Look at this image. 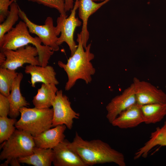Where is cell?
<instances>
[{
  "instance_id": "1",
  "label": "cell",
  "mask_w": 166,
  "mask_h": 166,
  "mask_svg": "<svg viewBox=\"0 0 166 166\" xmlns=\"http://www.w3.org/2000/svg\"><path fill=\"white\" fill-rule=\"evenodd\" d=\"M69 147L80 156L87 166L113 163L119 166L126 165L124 155L99 139L88 141L83 139L76 132Z\"/></svg>"
},
{
  "instance_id": "2",
  "label": "cell",
  "mask_w": 166,
  "mask_h": 166,
  "mask_svg": "<svg viewBox=\"0 0 166 166\" xmlns=\"http://www.w3.org/2000/svg\"><path fill=\"white\" fill-rule=\"evenodd\" d=\"M77 41L78 43L77 49L68 59L67 62L65 64L59 61L57 63L58 66L64 69L68 76V81L65 87L66 91L71 89L79 79L84 80L86 84L91 83V76L96 71L91 62L94 57V54L90 52L91 43L87 45L85 50L80 33L77 34Z\"/></svg>"
},
{
  "instance_id": "3",
  "label": "cell",
  "mask_w": 166,
  "mask_h": 166,
  "mask_svg": "<svg viewBox=\"0 0 166 166\" xmlns=\"http://www.w3.org/2000/svg\"><path fill=\"white\" fill-rule=\"evenodd\" d=\"M30 33L26 23L23 21H19L0 40L1 50H14L29 44H32L38 50L40 65L46 66L54 51L50 47L42 45L41 41L38 37H34Z\"/></svg>"
},
{
  "instance_id": "4",
  "label": "cell",
  "mask_w": 166,
  "mask_h": 166,
  "mask_svg": "<svg viewBox=\"0 0 166 166\" xmlns=\"http://www.w3.org/2000/svg\"><path fill=\"white\" fill-rule=\"evenodd\" d=\"M21 117L15 124L16 128L35 136L53 127V110L23 107L19 110Z\"/></svg>"
},
{
  "instance_id": "5",
  "label": "cell",
  "mask_w": 166,
  "mask_h": 166,
  "mask_svg": "<svg viewBox=\"0 0 166 166\" xmlns=\"http://www.w3.org/2000/svg\"><path fill=\"white\" fill-rule=\"evenodd\" d=\"M36 146L34 136L25 131L16 129L11 136L2 143L0 154L1 160L17 158L32 154Z\"/></svg>"
},
{
  "instance_id": "6",
  "label": "cell",
  "mask_w": 166,
  "mask_h": 166,
  "mask_svg": "<svg viewBox=\"0 0 166 166\" xmlns=\"http://www.w3.org/2000/svg\"><path fill=\"white\" fill-rule=\"evenodd\" d=\"M79 0H76L73 8L71 10L69 16H64L60 14L57 20V34L59 36L57 44L59 46L65 42L69 46L72 56L76 51L77 45L74 40V33L77 27L80 26L82 22L77 17H76V10L78 9Z\"/></svg>"
},
{
  "instance_id": "7",
  "label": "cell",
  "mask_w": 166,
  "mask_h": 166,
  "mask_svg": "<svg viewBox=\"0 0 166 166\" xmlns=\"http://www.w3.org/2000/svg\"><path fill=\"white\" fill-rule=\"evenodd\" d=\"M19 18L26 25L30 33L37 35L41 39L44 45L51 48L54 51L59 50V46L57 44L58 37L56 26L53 25V18L47 17L43 25H38L30 20L25 12L19 8Z\"/></svg>"
},
{
  "instance_id": "8",
  "label": "cell",
  "mask_w": 166,
  "mask_h": 166,
  "mask_svg": "<svg viewBox=\"0 0 166 166\" xmlns=\"http://www.w3.org/2000/svg\"><path fill=\"white\" fill-rule=\"evenodd\" d=\"M6 60L0 67L15 70L26 63L40 65L36 48L33 45H28L16 50L3 49Z\"/></svg>"
},
{
  "instance_id": "9",
  "label": "cell",
  "mask_w": 166,
  "mask_h": 166,
  "mask_svg": "<svg viewBox=\"0 0 166 166\" xmlns=\"http://www.w3.org/2000/svg\"><path fill=\"white\" fill-rule=\"evenodd\" d=\"M68 97L61 90H58L53 103V126L64 124L69 129L73 126V120L78 119L80 115L72 109Z\"/></svg>"
},
{
  "instance_id": "10",
  "label": "cell",
  "mask_w": 166,
  "mask_h": 166,
  "mask_svg": "<svg viewBox=\"0 0 166 166\" xmlns=\"http://www.w3.org/2000/svg\"><path fill=\"white\" fill-rule=\"evenodd\" d=\"M136 103L140 105L166 103V94L151 83L134 77Z\"/></svg>"
},
{
  "instance_id": "11",
  "label": "cell",
  "mask_w": 166,
  "mask_h": 166,
  "mask_svg": "<svg viewBox=\"0 0 166 166\" xmlns=\"http://www.w3.org/2000/svg\"><path fill=\"white\" fill-rule=\"evenodd\" d=\"M136 103L135 90L132 83L119 95L113 98L106 106V117L111 124L122 112Z\"/></svg>"
},
{
  "instance_id": "12",
  "label": "cell",
  "mask_w": 166,
  "mask_h": 166,
  "mask_svg": "<svg viewBox=\"0 0 166 166\" xmlns=\"http://www.w3.org/2000/svg\"><path fill=\"white\" fill-rule=\"evenodd\" d=\"M65 139L53 149L52 163L54 166H87L80 156L68 146Z\"/></svg>"
},
{
  "instance_id": "13",
  "label": "cell",
  "mask_w": 166,
  "mask_h": 166,
  "mask_svg": "<svg viewBox=\"0 0 166 166\" xmlns=\"http://www.w3.org/2000/svg\"><path fill=\"white\" fill-rule=\"evenodd\" d=\"M109 0H105L99 3H96L93 0H79L78 15L82 21V26L80 34L81 35L82 44L85 49L87 47L89 38V33L87 29L89 17Z\"/></svg>"
},
{
  "instance_id": "14",
  "label": "cell",
  "mask_w": 166,
  "mask_h": 166,
  "mask_svg": "<svg viewBox=\"0 0 166 166\" xmlns=\"http://www.w3.org/2000/svg\"><path fill=\"white\" fill-rule=\"evenodd\" d=\"M66 128L64 124L58 125L34 136L36 146L45 149H53L65 139L64 132Z\"/></svg>"
},
{
  "instance_id": "15",
  "label": "cell",
  "mask_w": 166,
  "mask_h": 166,
  "mask_svg": "<svg viewBox=\"0 0 166 166\" xmlns=\"http://www.w3.org/2000/svg\"><path fill=\"white\" fill-rule=\"evenodd\" d=\"M144 123L140 105L136 103L121 113L111 123L121 129L132 128Z\"/></svg>"
},
{
  "instance_id": "16",
  "label": "cell",
  "mask_w": 166,
  "mask_h": 166,
  "mask_svg": "<svg viewBox=\"0 0 166 166\" xmlns=\"http://www.w3.org/2000/svg\"><path fill=\"white\" fill-rule=\"evenodd\" d=\"M25 72L26 73L30 75V83L33 87H35L37 82L56 85L59 83L56 77V73L53 67L51 65H47L43 66L29 65L26 66Z\"/></svg>"
},
{
  "instance_id": "17",
  "label": "cell",
  "mask_w": 166,
  "mask_h": 166,
  "mask_svg": "<svg viewBox=\"0 0 166 166\" xmlns=\"http://www.w3.org/2000/svg\"><path fill=\"white\" fill-rule=\"evenodd\" d=\"M23 77L22 73H18L13 83L11 93L7 97L10 104V109L9 116L10 118H16L20 114V109L30 105L22 96L20 91V85Z\"/></svg>"
},
{
  "instance_id": "18",
  "label": "cell",
  "mask_w": 166,
  "mask_h": 166,
  "mask_svg": "<svg viewBox=\"0 0 166 166\" xmlns=\"http://www.w3.org/2000/svg\"><path fill=\"white\" fill-rule=\"evenodd\" d=\"M157 145L166 146V121L161 127H157L151 133L150 139L135 153L134 159L146 158L150 151Z\"/></svg>"
},
{
  "instance_id": "19",
  "label": "cell",
  "mask_w": 166,
  "mask_h": 166,
  "mask_svg": "<svg viewBox=\"0 0 166 166\" xmlns=\"http://www.w3.org/2000/svg\"><path fill=\"white\" fill-rule=\"evenodd\" d=\"M54 84L42 83L38 90L32 100L34 107L38 109L50 108L52 106L58 90Z\"/></svg>"
},
{
  "instance_id": "20",
  "label": "cell",
  "mask_w": 166,
  "mask_h": 166,
  "mask_svg": "<svg viewBox=\"0 0 166 166\" xmlns=\"http://www.w3.org/2000/svg\"><path fill=\"white\" fill-rule=\"evenodd\" d=\"M33 153L29 156L18 159L20 163L34 166H50L53 162L52 149H45L34 147Z\"/></svg>"
},
{
  "instance_id": "21",
  "label": "cell",
  "mask_w": 166,
  "mask_h": 166,
  "mask_svg": "<svg viewBox=\"0 0 166 166\" xmlns=\"http://www.w3.org/2000/svg\"><path fill=\"white\" fill-rule=\"evenodd\" d=\"M140 108L144 123L146 124L159 122L166 115V103L145 105Z\"/></svg>"
},
{
  "instance_id": "22",
  "label": "cell",
  "mask_w": 166,
  "mask_h": 166,
  "mask_svg": "<svg viewBox=\"0 0 166 166\" xmlns=\"http://www.w3.org/2000/svg\"><path fill=\"white\" fill-rule=\"evenodd\" d=\"M10 10L5 20L0 24V40L4 35L10 30L19 18V7L14 1L10 6Z\"/></svg>"
},
{
  "instance_id": "23",
  "label": "cell",
  "mask_w": 166,
  "mask_h": 166,
  "mask_svg": "<svg viewBox=\"0 0 166 166\" xmlns=\"http://www.w3.org/2000/svg\"><path fill=\"white\" fill-rule=\"evenodd\" d=\"M18 73L15 70L0 67V93L7 97L9 95L13 83Z\"/></svg>"
},
{
  "instance_id": "24",
  "label": "cell",
  "mask_w": 166,
  "mask_h": 166,
  "mask_svg": "<svg viewBox=\"0 0 166 166\" xmlns=\"http://www.w3.org/2000/svg\"><path fill=\"white\" fill-rule=\"evenodd\" d=\"M16 118L0 117V143L7 140L16 130Z\"/></svg>"
},
{
  "instance_id": "25",
  "label": "cell",
  "mask_w": 166,
  "mask_h": 166,
  "mask_svg": "<svg viewBox=\"0 0 166 166\" xmlns=\"http://www.w3.org/2000/svg\"><path fill=\"white\" fill-rule=\"evenodd\" d=\"M37 3L45 6L56 9L60 14L64 16L67 15L65 10V0H28Z\"/></svg>"
},
{
  "instance_id": "26",
  "label": "cell",
  "mask_w": 166,
  "mask_h": 166,
  "mask_svg": "<svg viewBox=\"0 0 166 166\" xmlns=\"http://www.w3.org/2000/svg\"><path fill=\"white\" fill-rule=\"evenodd\" d=\"M10 109V104L8 97L0 93V117H7L9 114Z\"/></svg>"
},
{
  "instance_id": "27",
  "label": "cell",
  "mask_w": 166,
  "mask_h": 166,
  "mask_svg": "<svg viewBox=\"0 0 166 166\" xmlns=\"http://www.w3.org/2000/svg\"><path fill=\"white\" fill-rule=\"evenodd\" d=\"M14 1L12 0H0V23L3 22L6 18L9 11V7Z\"/></svg>"
},
{
  "instance_id": "28",
  "label": "cell",
  "mask_w": 166,
  "mask_h": 166,
  "mask_svg": "<svg viewBox=\"0 0 166 166\" xmlns=\"http://www.w3.org/2000/svg\"><path fill=\"white\" fill-rule=\"evenodd\" d=\"M74 0H65V10L66 12L71 10L73 8Z\"/></svg>"
},
{
  "instance_id": "29",
  "label": "cell",
  "mask_w": 166,
  "mask_h": 166,
  "mask_svg": "<svg viewBox=\"0 0 166 166\" xmlns=\"http://www.w3.org/2000/svg\"><path fill=\"white\" fill-rule=\"evenodd\" d=\"M20 163L17 158H12L10 160V164L11 166H20Z\"/></svg>"
},
{
  "instance_id": "30",
  "label": "cell",
  "mask_w": 166,
  "mask_h": 166,
  "mask_svg": "<svg viewBox=\"0 0 166 166\" xmlns=\"http://www.w3.org/2000/svg\"><path fill=\"white\" fill-rule=\"evenodd\" d=\"M6 57L3 53L2 51H1L0 53V65L1 66L5 62L6 60Z\"/></svg>"
},
{
  "instance_id": "31",
  "label": "cell",
  "mask_w": 166,
  "mask_h": 166,
  "mask_svg": "<svg viewBox=\"0 0 166 166\" xmlns=\"http://www.w3.org/2000/svg\"><path fill=\"white\" fill-rule=\"evenodd\" d=\"M10 160H6L2 164H1L0 166H8L9 164H10Z\"/></svg>"
},
{
  "instance_id": "32",
  "label": "cell",
  "mask_w": 166,
  "mask_h": 166,
  "mask_svg": "<svg viewBox=\"0 0 166 166\" xmlns=\"http://www.w3.org/2000/svg\"><path fill=\"white\" fill-rule=\"evenodd\" d=\"M94 1L96 2H99L100 1L101 2L104 1L105 0H93Z\"/></svg>"
},
{
  "instance_id": "33",
  "label": "cell",
  "mask_w": 166,
  "mask_h": 166,
  "mask_svg": "<svg viewBox=\"0 0 166 166\" xmlns=\"http://www.w3.org/2000/svg\"><path fill=\"white\" fill-rule=\"evenodd\" d=\"M13 0L14 1H15V0Z\"/></svg>"
}]
</instances>
